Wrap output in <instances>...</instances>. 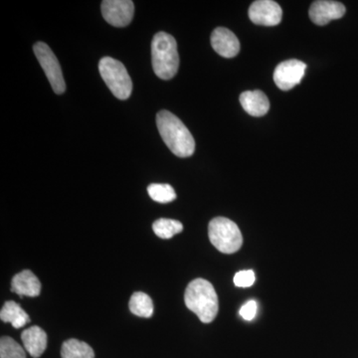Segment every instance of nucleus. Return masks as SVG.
Instances as JSON below:
<instances>
[{"label": "nucleus", "mask_w": 358, "mask_h": 358, "mask_svg": "<svg viewBox=\"0 0 358 358\" xmlns=\"http://www.w3.org/2000/svg\"><path fill=\"white\" fill-rule=\"evenodd\" d=\"M157 126L173 154L178 157H192L195 150L194 138L180 119L169 110H160L157 115Z\"/></svg>", "instance_id": "f257e3e1"}, {"label": "nucleus", "mask_w": 358, "mask_h": 358, "mask_svg": "<svg viewBox=\"0 0 358 358\" xmlns=\"http://www.w3.org/2000/svg\"><path fill=\"white\" fill-rule=\"evenodd\" d=\"M185 301L188 310H192L204 324L215 320L219 310L218 296L215 289L207 280H193L186 288Z\"/></svg>", "instance_id": "f03ea898"}, {"label": "nucleus", "mask_w": 358, "mask_h": 358, "mask_svg": "<svg viewBox=\"0 0 358 358\" xmlns=\"http://www.w3.org/2000/svg\"><path fill=\"white\" fill-rule=\"evenodd\" d=\"M0 358H26L25 350L13 338L3 336L0 341Z\"/></svg>", "instance_id": "aec40b11"}, {"label": "nucleus", "mask_w": 358, "mask_h": 358, "mask_svg": "<svg viewBox=\"0 0 358 358\" xmlns=\"http://www.w3.org/2000/svg\"><path fill=\"white\" fill-rule=\"evenodd\" d=\"M11 291L23 296H38L41 292V282L31 271L24 270L14 275L11 282Z\"/></svg>", "instance_id": "ddd939ff"}, {"label": "nucleus", "mask_w": 358, "mask_h": 358, "mask_svg": "<svg viewBox=\"0 0 358 358\" xmlns=\"http://www.w3.org/2000/svg\"><path fill=\"white\" fill-rule=\"evenodd\" d=\"M208 235L211 244L221 253H236L243 244L241 231L236 223L228 218L212 219L208 226Z\"/></svg>", "instance_id": "20e7f679"}, {"label": "nucleus", "mask_w": 358, "mask_h": 358, "mask_svg": "<svg viewBox=\"0 0 358 358\" xmlns=\"http://www.w3.org/2000/svg\"><path fill=\"white\" fill-rule=\"evenodd\" d=\"M101 76L113 95L119 100H127L133 92V82L124 65L114 58L103 57L99 63Z\"/></svg>", "instance_id": "39448f33"}, {"label": "nucleus", "mask_w": 358, "mask_h": 358, "mask_svg": "<svg viewBox=\"0 0 358 358\" xmlns=\"http://www.w3.org/2000/svg\"><path fill=\"white\" fill-rule=\"evenodd\" d=\"M214 50L224 58H233L240 51V42L236 35L227 28L217 27L211 34Z\"/></svg>", "instance_id": "9b49d317"}, {"label": "nucleus", "mask_w": 358, "mask_h": 358, "mask_svg": "<svg viewBox=\"0 0 358 358\" xmlns=\"http://www.w3.org/2000/svg\"><path fill=\"white\" fill-rule=\"evenodd\" d=\"M308 14L315 24L324 26L331 20L343 17L345 14V6L338 1L319 0L313 2Z\"/></svg>", "instance_id": "9d476101"}, {"label": "nucleus", "mask_w": 358, "mask_h": 358, "mask_svg": "<svg viewBox=\"0 0 358 358\" xmlns=\"http://www.w3.org/2000/svg\"><path fill=\"white\" fill-rule=\"evenodd\" d=\"M307 64L296 59L280 63L274 72L275 83L282 91H289L301 83V79L305 76Z\"/></svg>", "instance_id": "0eeeda50"}, {"label": "nucleus", "mask_w": 358, "mask_h": 358, "mask_svg": "<svg viewBox=\"0 0 358 358\" xmlns=\"http://www.w3.org/2000/svg\"><path fill=\"white\" fill-rule=\"evenodd\" d=\"M239 100L245 112L252 117H263L270 110L268 96L260 90L244 92Z\"/></svg>", "instance_id": "f8f14e48"}, {"label": "nucleus", "mask_w": 358, "mask_h": 358, "mask_svg": "<svg viewBox=\"0 0 358 358\" xmlns=\"http://www.w3.org/2000/svg\"><path fill=\"white\" fill-rule=\"evenodd\" d=\"M257 310H258V303L256 301L250 300L242 306L239 313L242 319L247 320V322H251V320L255 319Z\"/></svg>", "instance_id": "4be33fe9"}, {"label": "nucleus", "mask_w": 358, "mask_h": 358, "mask_svg": "<svg viewBox=\"0 0 358 358\" xmlns=\"http://www.w3.org/2000/svg\"><path fill=\"white\" fill-rule=\"evenodd\" d=\"M152 62L154 72L160 79H173L178 73V43L169 33L159 32L155 35L152 42Z\"/></svg>", "instance_id": "7ed1b4c3"}, {"label": "nucleus", "mask_w": 358, "mask_h": 358, "mask_svg": "<svg viewBox=\"0 0 358 358\" xmlns=\"http://www.w3.org/2000/svg\"><path fill=\"white\" fill-rule=\"evenodd\" d=\"M249 17L257 25L275 26L282 21V10L272 0H257L250 6Z\"/></svg>", "instance_id": "1a4fd4ad"}, {"label": "nucleus", "mask_w": 358, "mask_h": 358, "mask_svg": "<svg viewBox=\"0 0 358 358\" xmlns=\"http://www.w3.org/2000/svg\"><path fill=\"white\" fill-rule=\"evenodd\" d=\"M255 273L252 270L239 271L234 275L235 286L239 288H249L255 282Z\"/></svg>", "instance_id": "412c9836"}, {"label": "nucleus", "mask_w": 358, "mask_h": 358, "mask_svg": "<svg viewBox=\"0 0 358 358\" xmlns=\"http://www.w3.org/2000/svg\"><path fill=\"white\" fill-rule=\"evenodd\" d=\"M26 352L32 357L38 358L43 355L47 346V334L41 327L34 326L21 334Z\"/></svg>", "instance_id": "4468645a"}, {"label": "nucleus", "mask_w": 358, "mask_h": 358, "mask_svg": "<svg viewBox=\"0 0 358 358\" xmlns=\"http://www.w3.org/2000/svg\"><path fill=\"white\" fill-rule=\"evenodd\" d=\"M35 56L38 59V62L44 70L45 74L48 78L52 89L57 95L64 93L66 84L63 77L61 66L55 54L52 52L50 47L44 42H37L33 46Z\"/></svg>", "instance_id": "423d86ee"}, {"label": "nucleus", "mask_w": 358, "mask_h": 358, "mask_svg": "<svg viewBox=\"0 0 358 358\" xmlns=\"http://www.w3.org/2000/svg\"><path fill=\"white\" fill-rule=\"evenodd\" d=\"M0 319L2 322L13 324L14 329H20L30 322L28 313L13 301H8L4 303L0 312Z\"/></svg>", "instance_id": "2eb2a0df"}, {"label": "nucleus", "mask_w": 358, "mask_h": 358, "mask_svg": "<svg viewBox=\"0 0 358 358\" xmlns=\"http://www.w3.org/2000/svg\"><path fill=\"white\" fill-rule=\"evenodd\" d=\"M61 357L62 358H94L95 353L88 343L72 338L63 343Z\"/></svg>", "instance_id": "dca6fc26"}, {"label": "nucleus", "mask_w": 358, "mask_h": 358, "mask_svg": "<svg viewBox=\"0 0 358 358\" xmlns=\"http://www.w3.org/2000/svg\"><path fill=\"white\" fill-rule=\"evenodd\" d=\"M129 310L141 317H150L154 315V303L148 294L136 292L131 296L129 303Z\"/></svg>", "instance_id": "f3484780"}, {"label": "nucleus", "mask_w": 358, "mask_h": 358, "mask_svg": "<svg viewBox=\"0 0 358 358\" xmlns=\"http://www.w3.org/2000/svg\"><path fill=\"white\" fill-rule=\"evenodd\" d=\"M101 7L103 20L115 27H126L133 20L134 4L131 0H105Z\"/></svg>", "instance_id": "6e6552de"}, {"label": "nucleus", "mask_w": 358, "mask_h": 358, "mask_svg": "<svg viewBox=\"0 0 358 358\" xmlns=\"http://www.w3.org/2000/svg\"><path fill=\"white\" fill-rule=\"evenodd\" d=\"M150 199L159 203H169L176 199L173 187L166 183H152L148 187Z\"/></svg>", "instance_id": "6ab92c4d"}, {"label": "nucleus", "mask_w": 358, "mask_h": 358, "mask_svg": "<svg viewBox=\"0 0 358 358\" xmlns=\"http://www.w3.org/2000/svg\"><path fill=\"white\" fill-rule=\"evenodd\" d=\"M152 230L162 239H171L174 235L182 232V223L173 219L160 218L152 224Z\"/></svg>", "instance_id": "a211bd4d"}]
</instances>
